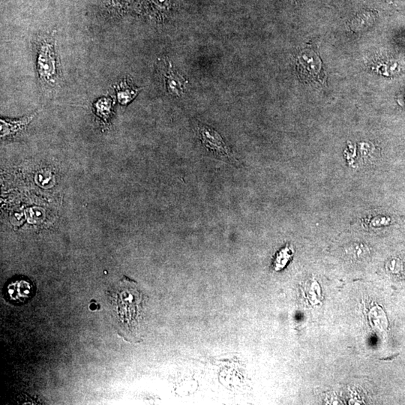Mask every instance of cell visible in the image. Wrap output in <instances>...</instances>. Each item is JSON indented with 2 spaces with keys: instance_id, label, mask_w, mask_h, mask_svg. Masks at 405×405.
<instances>
[{
  "instance_id": "6da1fadb",
  "label": "cell",
  "mask_w": 405,
  "mask_h": 405,
  "mask_svg": "<svg viewBox=\"0 0 405 405\" xmlns=\"http://www.w3.org/2000/svg\"><path fill=\"white\" fill-rule=\"evenodd\" d=\"M36 69L41 82L49 86L57 83L60 77V69L56 42L52 38H44L38 43Z\"/></svg>"
},
{
  "instance_id": "7a4b0ae2",
  "label": "cell",
  "mask_w": 405,
  "mask_h": 405,
  "mask_svg": "<svg viewBox=\"0 0 405 405\" xmlns=\"http://www.w3.org/2000/svg\"><path fill=\"white\" fill-rule=\"evenodd\" d=\"M140 303L141 295L137 289L136 283L122 278L118 291V314L122 327L130 330L135 325Z\"/></svg>"
},
{
  "instance_id": "3957f363",
  "label": "cell",
  "mask_w": 405,
  "mask_h": 405,
  "mask_svg": "<svg viewBox=\"0 0 405 405\" xmlns=\"http://www.w3.org/2000/svg\"><path fill=\"white\" fill-rule=\"evenodd\" d=\"M198 134L204 147L213 153L215 157L231 164L236 161L231 155L229 148L216 131L203 126L198 128Z\"/></svg>"
},
{
  "instance_id": "277c9868",
  "label": "cell",
  "mask_w": 405,
  "mask_h": 405,
  "mask_svg": "<svg viewBox=\"0 0 405 405\" xmlns=\"http://www.w3.org/2000/svg\"><path fill=\"white\" fill-rule=\"evenodd\" d=\"M162 74L165 78V86L168 94L176 96H179L183 94L184 87L187 80L173 71L171 62H168V67L166 63H164Z\"/></svg>"
},
{
  "instance_id": "5b68a950",
  "label": "cell",
  "mask_w": 405,
  "mask_h": 405,
  "mask_svg": "<svg viewBox=\"0 0 405 405\" xmlns=\"http://www.w3.org/2000/svg\"><path fill=\"white\" fill-rule=\"evenodd\" d=\"M35 116L36 114H32L30 116H24L21 119H16V120H6V119H2L1 138L13 136L18 132H21L27 127Z\"/></svg>"
},
{
  "instance_id": "8992f818",
  "label": "cell",
  "mask_w": 405,
  "mask_h": 405,
  "mask_svg": "<svg viewBox=\"0 0 405 405\" xmlns=\"http://www.w3.org/2000/svg\"><path fill=\"white\" fill-rule=\"evenodd\" d=\"M31 290L30 284L26 281H16L8 288L11 299L18 302L27 299L30 295Z\"/></svg>"
},
{
  "instance_id": "52a82bcc",
  "label": "cell",
  "mask_w": 405,
  "mask_h": 405,
  "mask_svg": "<svg viewBox=\"0 0 405 405\" xmlns=\"http://www.w3.org/2000/svg\"><path fill=\"white\" fill-rule=\"evenodd\" d=\"M115 89L117 95L118 101L122 105H126L131 101L133 100L139 90L136 88H132L126 80L116 86Z\"/></svg>"
},
{
  "instance_id": "ba28073f",
  "label": "cell",
  "mask_w": 405,
  "mask_h": 405,
  "mask_svg": "<svg viewBox=\"0 0 405 405\" xmlns=\"http://www.w3.org/2000/svg\"><path fill=\"white\" fill-rule=\"evenodd\" d=\"M96 108L97 113L101 117L104 119L109 118L110 112L112 110V100L110 99L103 98L98 101L96 104Z\"/></svg>"
},
{
  "instance_id": "9c48e42d",
  "label": "cell",
  "mask_w": 405,
  "mask_h": 405,
  "mask_svg": "<svg viewBox=\"0 0 405 405\" xmlns=\"http://www.w3.org/2000/svg\"><path fill=\"white\" fill-rule=\"evenodd\" d=\"M366 252H365L364 247L360 246V245H354L350 250V254L356 255V258H361V256H365V254H366Z\"/></svg>"
},
{
  "instance_id": "30bf717a",
  "label": "cell",
  "mask_w": 405,
  "mask_h": 405,
  "mask_svg": "<svg viewBox=\"0 0 405 405\" xmlns=\"http://www.w3.org/2000/svg\"><path fill=\"white\" fill-rule=\"evenodd\" d=\"M154 4L160 9H167L171 4V0H152Z\"/></svg>"
},
{
  "instance_id": "8fae6325",
  "label": "cell",
  "mask_w": 405,
  "mask_h": 405,
  "mask_svg": "<svg viewBox=\"0 0 405 405\" xmlns=\"http://www.w3.org/2000/svg\"><path fill=\"white\" fill-rule=\"evenodd\" d=\"M130 0H110V3L113 6L115 7L123 8L128 3H129Z\"/></svg>"
}]
</instances>
